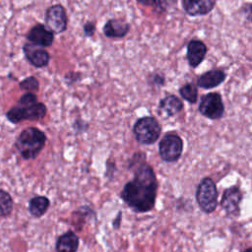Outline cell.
Instances as JSON below:
<instances>
[{
  "label": "cell",
  "mask_w": 252,
  "mask_h": 252,
  "mask_svg": "<svg viewBox=\"0 0 252 252\" xmlns=\"http://www.w3.org/2000/svg\"><path fill=\"white\" fill-rule=\"evenodd\" d=\"M157 189L155 172L149 164L144 162L138 166L134 178L125 184L121 198L133 211L145 213L154 208Z\"/></svg>",
  "instance_id": "6da1fadb"
},
{
  "label": "cell",
  "mask_w": 252,
  "mask_h": 252,
  "mask_svg": "<svg viewBox=\"0 0 252 252\" xmlns=\"http://www.w3.org/2000/svg\"><path fill=\"white\" fill-rule=\"evenodd\" d=\"M46 143V135L36 127L23 130L15 142V147L25 159H33L42 151Z\"/></svg>",
  "instance_id": "7a4b0ae2"
},
{
  "label": "cell",
  "mask_w": 252,
  "mask_h": 252,
  "mask_svg": "<svg viewBox=\"0 0 252 252\" xmlns=\"http://www.w3.org/2000/svg\"><path fill=\"white\" fill-rule=\"evenodd\" d=\"M47 108L44 103L35 101L32 103H18L6 112V118L13 124L23 120H40L45 117Z\"/></svg>",
  "instance_id": "3957f363"
},
{
  "label": "cell",
  "mask_w": 252,
  "mask_h": 252,
  "mask_svg": "<svg viewBox=\"0 0 252 252\" xmlns=\"http://www.w3.org/2000/svg\"><path fill=\"white\" fill-rule=\"evenodd\" d=\"M161 128L158 121L153 116L139 118L133 127L136 140L143 145L154 144L160 136Z\"/></svg>",
  "instance_id": "277c9868"
},
{
  "label": "cell",
  "mask_w": 252,
  "mask_h": 252,
  "mask_svg": "<svg viewBox=\"0 0 252 252\" xmlns=\"http://www.w3.org/2000/svg\"><path fill=\"white\" fill-rule=\"evenodd\" d=\"M196 199L199 207L205 213H212L218 205V191L215 182L206 177L201 180L197 187Z\"/></svg>",
  "instance_id": "5b68a950"
},
{
  "label": "cell",
  "mask_w": 252,
  "mask_h": 252,
  "mask_svg": "<svg viewBox=\"0 0 252 252\" xmlns=\"http://www.w3.org/2000/svg\"><path fill=\"white\" fill-rule=\"evenodd\" d=\"M183 151V141L175 133L165 134L158 145V153L162 160L166 162L176 161Z\"/></svg>",
  "instance_id": "8992f818"
},
{
  "label": "cell",
  "mask_w": 252,
  "mask_h": 252,
  "mask_svg": "<svg viewBox=\"0 0 252 252\" xmlns=\"http://www.w3.org/2000/svg\"><path fill=\"white\" fill-rule=\"evenodd\" d=\"M68 18L65 8L61 4L49 6L44 14V26L53 33H61L66 31Z\"/></svg>",
  "instance_id": "52a82bcc"
},
{
  "label": "cell",
  "mask_w": 252,
  "mask_h": 252,
  "mask_svg": "<svg viewBox=\"0 0 252 252\" xmlns=\"http://www.w3.org/2000/svg\"><path fill=\"white\" fill-rule=\"evenodd\" d=\"M199 111L202 115L212 120L221 118L224 113V104L220 94L218 93L205 94L199 104Z\"/></svg>",
  "instance_id": "ba28073f"
},
{
  "label": "cell",
  "mask_w": 252,
  "mask_h": 252,
  "mask_svg": "<svg viewBox=\"0 0 252 252\" xmlns=\"http://www.w3.org/2000/svg\"><path fill=\"white\" fill-rule=\"evenodd\" d=\"M27 39L33 45L48 47L54 41V33L51 32L43 24H37L29 31Z\"/></svg>",
  "instance_id": "9c48e42d"
},
{
  "label": "cell",
  "mask_w": 252,
  "mask_h": 252,
  "mask_svg": "<svg viewBox=\"0 0 252 252\" xmlns=\"http://www.w3.org/2000/svg\"><path fill=\"white\" fill-rule=\"evenodd\" d=\"M23 50L27 60L35 68H43L48 65L50 55L43 48L29 42L24 44Z\"/></svg>",
  "instance_id": "30bf717a"
},
{
  "label": "cell",
  "mask_w": 252,
  "mask_h": 252,
  "mask_svg": "<svg viewBox=\"0 0 252 252\" xmlns=\"http://www.w3.org/2000/svg\"><path fill=\"white\" fill-rule=\"evenodd\" d=\"M242 200V193L236 186H231L224 190L221 198V206L228 215L237 216L239 213V203Z\"/></svg>",
  "instance_id": "8fae6325"
},
{
  "label": "cell",
  "mask_w": 252,
  "mask_h": 252,
  "mask_svg": "<svg viewBox=\"0 0 252 252\" xmlns=\"http://www.w3.org/2000/svg\"><path fill=\"white\" fill-rule=\"evenodd\" d=\"M184 11L193 17L209 14L215 7L216 0H181Z\"/></svg>",
  "instance_id": "7c38bea8"
},
{
  "label": "cell",
  "mask_w": 252,
  "mask_h": 252,
  "mask_svg": "<svg viewBox=\"0 0 252 252\" xmlns=\"http://www.w3.org/2000/svg\"><path fill=\"white\" fill-rule=\"evenodd\" d=\"M207 53V46L199 39L190 40L187 44V60L192 68L198 67L204 60Z\"/></svg>",
  "instance_id": "4fadbf2b"
},
{
  "label": "cell",
  "mask_w": 252,
  "mask_h": 252,
  "mask_svg": "<svg viewBox=\"0 0 252 252\" xmlns=\"http://www.w3.org/2000/svg\"><path fill=\"white\" fill-rule=\"evenodd\" d=\"M225 73L220 69L210 70L197 79V85L202 89H213L220 86L225 80Z\"/></svg>",
  "instance_id": "5bb4252c"
},
{
  "label": "cell",
  "mask_w": 252,
  "mask_h": 252,
  "mask_svg": "<svg viewBox=\"0 0 252 252\" xmlns=\"http://www.w3.org/2000/svg\"><path fill=\"white\" fill-rule=\"evenodd\" d=\"M130 30V25L124 20L110 19L103 26V33L107 37H123Z\"/></svg>",
  "instance_id": "9a60e30c"
},
{
  "label": "cell",
  "mask_w": 252,
  "mask_h": 252,
  "mask_svg": "<svg viewBox=\"0 0 252 252\" xmlns=\"http://www.w3.org/2000/svg\"><path fill=\"white\" fill-rule=\"evenodd\" d=\"M183 108V102L174 94L166 95L158 102V112L166 116H173L179 113Z\"/></svg>",
  "instance_id": "2e32d148"
},
{
  "label": "cell",
  "mask_w": 252,
  "mask_h": 252,
  "mask_svg": "<svg viewBox=\"0 0 252 252\" xmlns=\"http://www.w3.org/2000/svg\"><path fill=\"white\" fill-rule=\"evenodd\" d=\"M79 246L78 236L72 232L68 231L62 234L56 242L57 252H76Z\"/></svg>",
  "instance_id": "e0dca14e"
},
{
  "label": "cell",
  "mask_w": 252,
  "mask_h": 252,
  "mask_svg": "<svg viewBox=\"0 0 252 252\" xmlns=\"http://www.w3.org/2000/svg\"><path fill=\"white\" fill-rule=\"evenodd\" d=\"M49 206V200L44 196H36L30 201L29 211L33 217L42 216Z\"/></svg>",
  "instance_id": "ac0fdd59"
},
{
  "label": "cell",
  "mask_w": 252,
  "mask_h": 252,
  "mask_svg": "<svg viewBox=\"0 0 252 252\" xmlns=\"http://www.w3.org/2000/svg\"><path fill=\"white\" fill-rule=\"evenodd\" d=\"M140 4L151 7L157 12H166L176 4L177 0H137Z\"/></svg>",
  "instance_id": "d6986e66"
},
{
  "label": "cell",
  "mask_w": 252,
  "mask_h": 252,
  "mask_svg": "<svg viewBox=\"0 0 252 252\" xmlns=\"http://www.w3.org/2000/svg\"><path fill=\"white\" fill-rule=\"evenodd\" d=\"M179 94L182 96V98H184L186 101H188L190 103H195L197 101L198 90H197L196 86L191 83L183 85L179 89Z\"/></svg>",
  "instance_id": "ffe728a7"
},
{
  "label": "cell",
  "mask_w": 252,
  "mask_h": 252,
  "mask_svg": "<svg viewBox=\"0 0 252 252\" xmlns=\"http://www.w3.org/2000/svg\"><path fill=\"white\" fill-rule=\"evenodd\" d=\"M13 210V200L9 193L0 190V217L8 216Z\"/></svg>",
  "instance_id": "44dd1931"
},
{
  "label": "cell",
  "mask_w": 252,
  "mask_h": 252,
  "mask_svg": "<svg viewBox=\"0 0 252 252\" xmlns=\"http://www.w3.org/2000/svg\"><path fill=\"white\" fill-rule=\"evenodd\" d=\"M19 87L23 91H27L28 93H32V92H36L39 89V82L37 81L36 78L31 76L21 81L19 84Z\"/></svg>",
  "instance_id": "7402d4cb"
},
{
  "label": "cell",
  "mask_w": 252,
  "mask_h": 252,
  "mask_svg": "<svg viewBox=\"0 0 252 252\" xmlns=\"http://www.w3.org/2000/svg\"><path fill=\"white\" fill-rule=\"evenodd\" d=\"M241 13L244 15L247 21L252 22V4L250 3L244 4L243 7L241 8Z\"/></svg>",
  "instance_id": "603a6c76"
},
{
  "label": "cell",
  "mask_w": 252,
  "mask_h": 252,
  "mask_svg": "<svg viewBox=\"0 0 252 252\" xmlns=\"http://www.w3.org/2000/svg\"><path fill=\"white\" fill-rule=\"evenodd\" d=\"M83 31L86 36H92L95 31V26L94 23L93 22H87L84 27H83Z\"/></svg>",
  "instance_id": "cb8c5ba5"
},
{
  "label": "cell",
  "mask_w": 252,
  "mask_h": 252,
  "mask_svg": "<svg viewBox=\"0 0 252 252\" xmlns=\"http://www.w3.org/2000/svg\"><path fill=\"white\" fill-rule=\"evenodd\" d=\"M79 78H80L79 73H68V74L65 75L64 80L68 85H70V84H73V83L77 82L79 80Z\"/></svg>",
  "instance_id": "d4e9b609"
},
{
  "label": "cell",
  "mask_w": 252,
  "mask_h": 252,
  "mask_svg": "<svg viewBox=\"0 0 252 252\" xmlns=\"http://www.w3.org/2000/svg\"><path fill=\"white\" fill-rule=\"evenodd\" d=\"M153 82L154 84H158V85H163L164 83V77L161 74H154L153 76Z\"/></svg>",
  "instance_id": "484cf974"
},
{
  "label": "cell",
  "mask_w": 252,
  "mask_h": 252,
  "mask_svg": "<svg viewBox=\"0 0 252 252\" xmlns=\"http://www.w3.org/2000/svg\"><path fill=\"white\" fill-rule=\"evenodd\" d=\"M245 252H252V248H249V249H247Z\"/></svg>",
  "instance_id": "4316f807"
}]
</instances>
